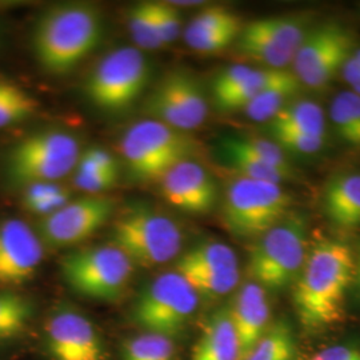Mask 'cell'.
Masks as SVG:
<instances>
[{"mask_svg": "<svg viewBox=\"0 0 360 360\" xmlns=\"http://www.w3.org/2000/svg\"><path fill=\"white\" fill-rule=\"evenodd\" d=\"M174 270L180 275L239 270V260L230 245L221 242H203L181 254L176 259Z\"/></svg>", "mask_w": 360, "mask_h": 360, "instance_id": "obj_21", "label": "cell"}, {"mask_svg": "<svg viewBox=\"0 0 360 360\" xmlns=\"http://www.w3.org/2000/svg\"><path fill=\"white\" fill-rule=\"evenodd\" d=\"M155 22L163 46L174 43L181 32L179 7L169 1H154Z\"/></svg>", "mask_w": 360, "mask_h": 360, "instance_id": "obj_35", "label": "cell"}, {"mask_svg": "<svg viewBox=\"0 0 360 360\" xmlns=\"http://www.w3.org/2000/svg\"><path fill=\"white\" fill-rule=\"evenodd\" d=\"M303 360H360V349L338 345L323 348Z\"/></svg>", "mask_w": 360, "mask_h": 360, "instance_id": "obj_40", "label": "cell"}, {"mask_svg": "<svg viewBox=\"0 0 360 360\" xmlns=\"http://www.w3.org/2000/svg\"><path fill=\"white\" fill-rule=\"evenodd\" d=\"M39 101L13 80L0 77V129L19 124L38 112Z\"/></svg>", "mask_w": 360, "mask_h": 360, "instance_id": "obj_25", "label": "cell"}, {"mask_svg": "<svg viewBox=\"0 0 360 360\" xmlns=\"http://www.w3.org/2000/svg\"><path fill=\"white\" fill-rule=\"evenodd\" d=\"M303 90L295 75L285 70L278 80L262 91L243 108L245 116L254 122L269 123L279 111Z\"/></svg>", "mask_w": 360, "mask_h": 360, "instance_id": "obj_22", "label": "cell"}, {"mask_svg": "<svg viewBox=\"0 0 360 360\" xmlns=\"http://www.w3.org/2000/svg\"><path fill=\"white\" fill-rule=\"evenodd\" d=\"M44 257V245L30 224L20 219L0 223V287L13 290L30 282Z\"/></svg>", "mask_w": 360, "mask_h": 360, "instance_id": "obj_15", "label": "cell"}, {"mask_svg": "<svg viewBox=\"0 0 360 360\" xmlns=\"http://www.w3.org/2000/svg\"><path fill=\"white\" fill-rule=\"evenodd\" d=\"M71 196V190L59 183H35L23 187L22 205L27 212L41 219L72 200Z\"/></svg>", "mask_w": 360, "mask_h": 360, "instance_id": "obj_27", "label": "cell"}, {"mask_svg": "<svg viewBox=\"0 0 360 360\" xmlns=\"http://www.w3.org/2000/svg\"><path fill=\"white\" fill-rule=\"evenodd\" d=\"M200 297L218 300L231 294L239 287L240 271L230 270L221 272H191L181 275Z\"/></svg>", "mask_w": 360, "mask_h": 360, "instance_id": "obj_33", "label": "cell"}, {"mask_svg": "<svg viewBox=\"0 0 360 360\" xmlns=\"http://www.w3.org/2000/svg\"><path fill=\"white\" fill-rule=\"evenodd\" d=\"M227 307L238 336L240 360H245L270 327L271 307L267 291L255 282L247 281L235 290V295Z\"/></svg>", "mask_w": 360, "mask_h": 360, "instance_id": "obj_17", "label": "cell"}, {"mask_svg": "<svg viewBox=\"0 0 360 360\" xmlns=\"http://www.w3.org/2000/svg\"><path fill=\"white\" fill-rule=\"evenodd\" d=\"M119 146L134 179L158 183L171 168L191 159L196 143L186 132L148 117L131 126Z\"/></svg>", "mask_w": 360, "mask_h": 360, "instance_id": "obj_7", "label": "cell"}, {"mask_svg": "<svg viewBox=\"0 0 360 360\" xmlns=\"http://www.w3.org/2000/svg\"><path fill=\"white\" fill-rule=\"evenodd\" d=\"M230 28H243V22L238 13L224 6H207L187 25L183 38H193Z\"/></svg>", "mask_w": 360, "mask_h": 360, "instance_id": "obj_32", "label": "cell"}, {"mask_svg": "<svg viewBox=\"0 0 360 360\" xmlns=\"http://www.w3.org/2000/svg\"><path fill=\"white\" fill-rule=\"evenodd\" d=\"M111 240L135 266L156 269L181 255L183 232L167 215L134 206L115 219Z\"/></svg>", "mask_w": 360, "mask_h": 360, "instance_id": "obj_5", "label": "cell"}, {"mask_svg": "<svg viewBox=\"0 0 360 360\" xmlns=\"http://www.w3.org/2000/svg\"><path fill=\"white\" fill-rule=\"evenodd\" d=\"M354 257H355V270H354V282H352V285L355 288V294L360 299V243L356 254L354 252Z\"/></svg>", "mask_w": 360, "mask_h": 360, "instance_id": "obj_43", "label": "cell"}, {"mask_svg": "<svg viewBox=\"0 0 360 360\" xmlns=\"http://www.w3.org/2000/svg\"><path fill=\"white\" fill-rule=\"evenodd\" d=\"M115 202L103 195L70 200L55 212L40 219L38 235L43 245L65 248L80 245L107 224Z\"/></svg>", "mask_w": 360, "mask_h": 360, "instance_id": "obj_13", "label": "cell"}, {"mask_svg": "<svg viewBox=\"0 0 360 360\" xmlns=\"http://www.w3.org/2000/svg\"><path fill=\"white\" fill-rule=\"evenodd\" d=\"M135 264L112 245H94L67 254L60 262L65 283L79 295L115 302L127 291Z\"/></svg>", "mask_w": 360, "mask_h": 360, "instance_id": "obj_9", "label": "cell"}, {"mask_svg": "<svg viewBox=\"0 0 360 360\" xmlns=\"http://www.w3.org/2000/svg\"><path fill=\"white\" fill-rule=\"evenodd\" d=\"M191 360H240V348L229 307H220L207 319Z\"/></svg>", "mask_w": 360, "mask_h": 360, "instance_id": "obj_19", "label": "cell"}, {"mask_svg": "<svg viewBox=\"0 0 360 360\" xmlns=\"http://www.w3.org/2000/svg\"><path fill=\"white\" fill-rule=\"evenodd\" d=\"M122 360H176L175 342L163 335L141 333L122 343Z\"/></svg>", "mask_w": 360, "mask_h": 360, "instance_id": "obj_28", "label": "cell"}, {"mask_svg": "<svg viewBox=\"0 0 360 360\" xmlns=\"http://www.w3.org/2000/svg\"><path fill=\"white\" fill-rule=\"evenodd\" d=\"M220 147H226L240 154L251 156L274 167L295 172L283 150L274 141L257 136H231L221 141Z\"/></svg>", "mask_w": 360, "mask_h": 360, "instance_id": "obj_29", "label": "cell"}, {"mask_svg": "<svg viewBox=\"0 0 360 360\" xmlns=\"http://www.w3.org/2000/svg\"><path fill=\"white\" fill-rule=\"evenodd\" d=\"M220 150L224 159L229 162V166H231L239 174L240 178L269 181L275 184H282L284 181L295 178V172L274 167L262 160H257L251 156L240 154L238 151H233L226 147H220Z\"/></svg>", "mask_w": 360, "mask_h": 360, "instance_id": "obj_30", "label": "cell"}, {"mask_svg": "<svg viewBox=\"0 0 360 360\" xmlns=\"http://www.w3.org/2000/svg\"><path fill=\"white\" fill-rule=\"evenodd\" d=\"M322 210L338 229L360 227V172L339 174L328 180L323 188Z\"/></svg>", "mask_w": 360, "mask_h": 360, "instance_id": "obj_18", "label": "cell"}, {"mask_svg": "<svg viewBox=\"0 0 360 360\" xmlns=\"http://www.w3.org/2000/svg\"><path fill=\"white\" fill-rule=\"evenodd\" d=\"M342 77L347 84L360 79V49H355V51L349 55L342 68Z\"/></svg>", "mask_w": 360, "mask_h": 360, "instance_id": "obj_42", "label": "cell"}, {"mask_svg": "<svg viewBox=\"0 0 360 360\" xmlns=\"http://www.w3.org/2000/svg\"><path fill=\"white\" fill-rule=\"evenodd\" d=\"M158 184L165 200L187 214H208L218 203L217 181L193 159L171 168Z\"/></svg>", "mask_w": 360, "mask_h": 360, "instance_id": "obj_16", "label": "cell"}, {"mask_svg": "<svg viewBox=\"0 0 360 360\" xmlns=\"http://www.w3.org/2000/svg\"><path fill=\"white\" fill-rule=\"evenodd\" d=\"M82 155L77 138L70 132L47 129L16 143L6 159L7 176L13 184L58 183L75 171Z\"/></svg>", "mask_w": 360, "mask_h": 360, "instance_id": "obj_8", "label": "cell"}, {"mask_svg": "<svg viewBox=\"0 0 360 360\" xmlns=\"http://www.w3.org/2000/svg\"><path fill=\"white\" fill-rule=\"evenodd\" d=\"M75 172L94 174V172H116L119 174V165L115 156L103 148H90L82 153Z\"/></svg>", "mask_w": 360, "mask_h": 360, "instance_id": "obj_38", "label": "cell"}, {"mask_svg": "<svg viewBox=\"0 0 360 360\" xmlns=\"http://www.w3.org/2000/svg\"><path fill=\"white\" fill-rule=\"evenodd\" d=\"M279 129L326 136V117L322 107L309 99L290 102L269 122V131Z\"/></svg>", "mask_w": 360, "mask_h": 360, "instance_id": "obj_23", "label": "cell"}, {"mask_svg": "<svg viewBox=\"0 0 360 360\" xmlns=\"http://www.w3.org/2000/svg\"><path fill=\"white\" fill-rule=\"evenodd\" d=\"M44 348L51 360H107L96 324L79 309L60 306L44 323Z\"/></svg>", "mask_w": 360, "mask_h": 360, "instance_id": "obj_14", "label": "cell"}, {"mask_svg": "<svg viewBox=\"0 0 360 360\" xmlns=\"http://www.w3.org/2000/svg\"><path fill=\"white\" fill-rule=\"evenodd\" d=\"M355 38L339 23H324L309 30L292 60V74L303 89L321 91L342 72L355 51Z\"/></svg>", "mask_w": 360, "mask_h": 360, "instance_id": "obj_11", "label": "cell"}, {"mask_svg": "<svg viewBox=\"0 0 360 360\" xmlns=\"http://www.w3.org/2000/svg\"><path fill=\"white\" fill-rule=\"evenodd\" d=\"M34 316V304L13 290L0 291V342L25 334Z\"/></svg>", "mask_w": 360, "mask_h": 360, "instance_id": "obj_26", "label": "cell"}, {"mask_svg": "<svg viewBox=\"0 0 360 360\" xmlns=\"http://www.w3.org/2000/svg\"><path fill=\"white\" fill-rule=\"evenodd\" d=\"M200 296L179 272H163L138 294L129 319L142 333L163 335L175 340L188 331L199 309Z\"/></svg>", "mask_w": 360, "mask_h": 360, "instance_id": "obj_4", "label": "cell"}, {"mask_svg": "<svg viewBox=\"0 0 360 360\" xmlns=\"http://www.w3.org/2000/svg\"><path fill=\"white\" fill-rule=\"evenodd\" d=\"M242 28H230V30H223L218 32H211L206 35H199L193 38L184 39L187 46L199 53H218L223 51L224 49L230 47L232 43L236 41L239 37Z\"/></svg>", "mask_w": 360, "mask_h": 360, "instance_id": "obj_36", "label": "cell"}, {"mask_svg": "<svg viewBox=\"0 0 360 360\" xmlns=\"http://www.w3.org/2000/svg\"><path fill=\"white\" fill-rule=\"evenodd\" d=\"M307 218L288 215L251 247L247 263L250 281L272 292L291 287L307 259Z\"/></svg>", "mask_w": 360, "mask_h": 360, "instance_id": "obj_3", "label": "cell"}, {"mask_svg": "<svg viewBox=\"0 0 360 360\" xmlns=\"http://www.w3.org/2000/svg\"><path fill=\"white\" fill-rule=\"evenodd\" d=\"M254 67L245 65H235L223 70L212 82V99L214 104L220 103L227 98L232 91L242 84L245 77L251 74Z\"/></svg>", "mask_w": 360, "mask_h": 360, "instance_id": "obj_37", "label": "cell"}, {"mask_svg": "<svg viewBox=\"0 0 360 360\" xmlns=\"http://www.w3.org/2000/svg\"><path fill=\"white\" fill-rule=\"evenodd\" d=\"M119 179L116 172H94V174H74V186L77 190L89 195H101L112 190Z\"/></svg>", "mask_w": 360, "mask_h": 360, "instance_id": "obj_39", "label": "cell"}, {"mask_svg": "<svg viewBox=\"0 0 360 360\" xmlns=\"http://www.w3.org/2000/svg\"><path fill=\"white\" fill-rule=\"evenodd\" d=\"M144 110L150 119L187 132L199 129L206 122L208 103L195 77L175 71L156 84L146 99Z\"/></svg>", "mask_w": 360, "mask_h": 360, "instance_id": "obj_12", "label": "cell"}, {"mask_svg": "<svg viewBox=\"0 0 360 360\" xmlns=\"http://www.w3.org/2000/svg\"><path fill=\"white\" fill-rule=\"evenodd\" d=\"M150 65L141 50L119 47L92 70L84 92L92 104L105 111H122L136 102L150 80Z\"/></svg>", "mask_w": 360, "mask_h": 360, "instance_id": "obj_10", "label": "cell"}, {"mask_svg": "<svg viewBox=\"0 0 360 360\" xmlns=\"http://www.w3.org/2000/svg\"><path fill=\"white\" fill-rule=\"evenodd\" d=\"M245 360H299L292 324L285 319L271 323Z\"/></svg>", "mask_w": 360, "mask_h": 360, "instance_id": "obj_24", "label": "cell"}, {"mask_svg": "<svg viewBox=\"0 0 360 360\" xmlns=\"http://www.w3.org/2000/svg\"><path fill=\"white\" fill-rule=\"evenodd\" d=\"M235 47L245 58L264 65V68L285 70L292 65L295 53L279 44L260 26L259 20L250 22L242 28Z\"/></svg>", "mask_w": 360, "mask_h": 360, "instance_id": "obj_20", "label": "cell"}, {"mask_svg": "<svg viewBox=\"0 0 360 360\" xmlns=\"http://www.w3.org/2000/svg\"><path fill=\"white\" fill-rule=\"evenodd\" d=\"M129 30L135 44L141 50L154 51L165 47L155 22L154 1H141L131 7Z\"/></svg>", "mask_w": 360, "mask_h": 360, "instance_id": "obj_31", "label": "cell"}, {"mask_svg": "<svg viewBox=\"0 0 360 360\" xmlns=\"http://www.w3.org/2000/svg\"><path fill=\"white\" fill-rule=\"evenodd\" d=\"M354 270V251L345 242L323 239L311 248L291 285L296 316L306 331L318 333L343 321Z\"/></svg>", "mask_w": 360, "mask_h": 360, "instance_id": "obj_1", "label": "cell"}, {"mask_svg": "<svg viewBox=\"0 0 360 360\" xmlns=\"http://www.w3.org/2000/svg\"><path fill=\"white\" fill-rule=\"evenodd\" d=\"M292 198L281 184L236 178L221 200V223L240 239L257 240L288 217Z\"/></svg>", "mask_w": 360, "mask_h": 360, "instance_id": "obj_6", "label": "cell"}, {"mask_svg": "<svg viewBox=\"0 0 360 360\" xmlns=\"http://www.w3.org/2000/svg\"><path fill=\"white\" fill-rule=\"evenodd\" d=\"M272 141L285 153L314 155L321 153L326 146V136H314L294 131H269Z\"/></svg>", "mask_w": 360, "mask_h": 360, "instance_id": "obj_34", "label": "cell"}, {"mask_svg": "<svg viewBox=\"0 0 360 360\" xmlns=\"http://www.w3.org/2000/svg\"><path fill=\"white\" fill-rule=\"evenodd\" d=\"M342 95L347 104L348 111H349L354 129L356 132V138H358V150H360V96L349 90L342 92Z\"/></svg>", "mask_w": 360, "mask_h": 360, "instance_id": "obj_41", "label": "cell"}, {"mask_svg": "<svg viewBox=\"0 0 360 360\" xmlns=\"http://www.w3.org/2000/svg\"><path fill=\"white\" fill-rule=\"evenodd\" d=\"M103 20L87 3H60L39 16L32 49L47 72L63 75L80 65L101 43Z\"/></svg>", "mask_w": 360, "mask_h": 360, "instance_id": "obj_2", "label": "cell"}]
</instances>
